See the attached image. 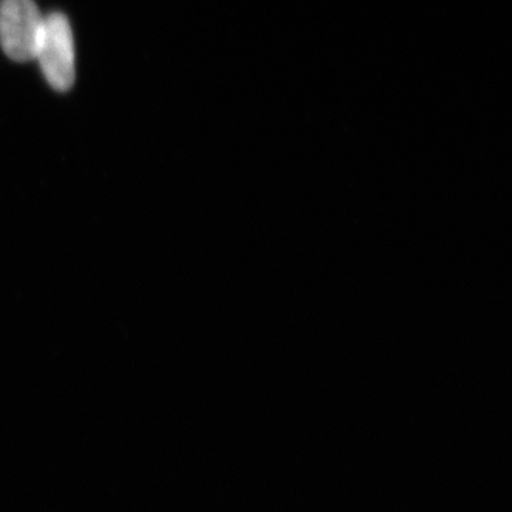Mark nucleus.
Wrapping results in <instances>:
<instances>
[{"mask_svg":"<svg viewBox=\"0 0 512 512\" xmlns=\"http://www.w3.org/2000/svg\"><path fill=\"white\" fill-rule=\"evenodd\" d=\"M35 60L53 89H72L76 80V52L72 26L63 13H50L43 19Z\"/></svg>","mask_w":512,"mask_h":512,"instance_id":"1","label":"nucleus"},{"mask_svg":"<svg viewBox=\"0 0 512 512\" xmlns=\"http://www.w3.org/2000/svg\"><path fill=\"white\" fill-rule=\"evenodd\" d=\"M43 19L35 0L0 2V46L9 59L20 63L35 60Z\"/></svg>","mask_w":512,"mask_h":512,"instance_id":"2","label":"nucleus"}]
</instances>
